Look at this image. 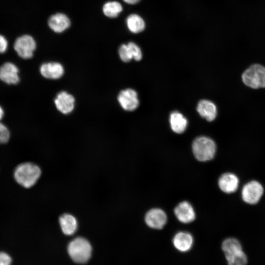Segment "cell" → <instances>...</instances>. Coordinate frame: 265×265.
Returning <instances> with one entry per match:
<instances>
[{
  "label": "cell",
  "mask_w": 265,
  "mask_h": 265,
  "mask_svg": "<svg viewBox=\"0 0 265 265\" xmlns=\"http://www.w3.org/2000/svg\"><path fill=\"white\" fill-rule=\"evenodd\" d=\"M263 192L262 185L257 181H252L243 186L241 191L242 198L248 204H255L260 200Z\"/></svg>",
  "instance_id": "8992f818"
},
{
  "label": "cell",
  "mask_w": 265,
  "mask_h": 265,
  "mask_svg": "<svg viewBox=\"0 0 265 265\" xmlns=\"http://www.w3.org/2000/svg\"><path fill=\"white\" fill-rule=\"evenodd\" d=\"M4 115V111L2 107L0 106V121L2 119Z\"/></svg>",
  "instance_id": "83f0119b"
},
{
  "label": "cell",
  "mask_w": 265,
  "mask_h": 265,
  "mask_svg": "<svg viewBox=\"0 0 265 265\" xmlns=\"http://www.w3.org/2000/svg\"><path fill=\"white\" fill-rule=\"evenodd\" d=\"M67 251L73 261L79 264H83L87 262L91 257L92 246L85 238L77 237L69 242Z\"/></svg>",
  "instance_id": "7a4b0ae2"
},
{
  "label": "cell",
  "mask_w": 265,
  "mask_h": 265,
  "mask_svg": "<svg viewBox=\"0 0 265 265\" xmlns=\"http://www.w3.org/2000/svg\"><path fill=\"white\" fill-rule=\"evenodd\" d=\"M10 132L7 127L0 122V144L7 143L10 138Z\"/></svg>",
  "instance_id": "cb8c5ba5"
},
{
  "label": "cell",
  "mask_w": 265,
  "mask_h": 265,
  "mask_svg": "<svg viewBox=\"0 0 265 265\" xmlns=\"http://www.w3.org/2000/svg\"><path fill=\"white\" fill-rule=\"evenodd\" d=\"M197 110L202 117L205 118L208 121H213L217 113L214 104L207 100H201L198 103Z\"/></svg>",
  "instance_id": "9a60e30c"
},
{
  "label": "cell",
  "mask_w": 265,
  "mask_h": 265,
  "mask_svg": "<svg viewBox=\"0 0 265 265\" xmlns=\"http://www.w3.org/2000/svg\"><path fill=\"white\" fill-rule=\"evenodd\" d=\"M218 184L222 191L230 193L237 190L238 186L239 180L234 174L226 173L219 177Z\"/></svg>",
  "instance_id": "4fadbf2b"
},
{
  "label": "cell",
  "mask_w": 265,
  "mask_h": 265,
  "mask_svg": "<svg viewBox=\"0 0 265 265\" xmlns=\"http://www.w3.org/2000/svg\"><path fill=\"white\" fill-rule=\"evenodd\" d=\"M117 99L121 106L126 110H134L139 105L137 94L132 89L128 88L121 91Z\"/></svg>",
  "instance_id": "52a82bcc"
},
{
  "label": "cell",
  "mask_w": 265,
  "mask_h": 265,
  "mask_svg": "<svg viewBox=\"0 0 265 265\" xmlns=\"http://www.w3.org/2000/svg\"><path fill=\"white\" fill-rule=\"evenodd\" d=\"M59 224L62 232L66 235H73L78 228L77 219L70 213H64L59 218Z\"/></svg>",
  "instance_id": "2e32d148"
},
{
  "label": "cell",
  "mask_w": 265,
  "mask_h": 265,
  "mask_svg": "<svg viewBox=\"0 0 265 265\" xmlns=\"http://www.w3.org/2000/svg\"><path fill=\"white\" fill-rule=\"evenodd\" d=\"M74 97L66 91L59 93L54 100V104L57 109L63 114L71 112L75 106Z\"/></svg>",
  "instance_id": "8fae6325"
},
{
  "label": "cell",
  "mask_w": 265,
  "mask_h": 265,
  "mask_svg": "<svg viewBox=\"0 0 265 265\" xmlns=\"http://www.w3.org/2000/svg\"><path fill=\"white\" fill-rule=\"evenodd\" d=\"M121 4L115 1L106 2L103 6V11L104 14L109 18H115L122 11Z\"/></svg>",
  "instance_id": "44dd1931"
},
{
  "label": "cell",
  "mask_w": 265,
  "mask_h": 265,
  "mask_svg": "<svg viewBox=\"0 0 265 265\" xmlns=\"http://www.w3.org/2000/svg\"><path fill=\"white\" fill-rule=\"evenodd\" d=\"M42 76L49 79H58L64 74L63 66L58 62H48L42 64L40 67Z\"/></svg>",
  "instance_id": "7c38bea8"
},
{
  "label": "cell",
  "mask_w": 265,
  "mask_h": 265,
  "mask_svg": "<svg viewBox=\"0 0 265 265\" xmlns=\"http://www.w3.org/2000/svg\"><path fill=\"white\" fill-rule=\"evenodd\" d=\"M11 261V258L8 254L0 252V265H10Z\"/></svg>",
  "instance_id": "d4e9b609"
},
{
  "label": "cell",
  "mask_w": 265,
  "mask_h": 265,
  "mask_svg": "<svg viewBox=\"0 0 265 265\" xmlns=\"http://www.w3.org/2000/svg\"><path fill=\"white\" fill-rule=\"evenodd\" d=\"M127 25L129 29L134 33L141 32L145 28L143 20L136 14L130 15L127 18Z\"/></svg>",
  "instance_id": "ffe728a7"
},
{
  "label": "cell",
  "mask_w": 265,
  "mask_h": 265,
  "mask_svg": "<svg viewBox=\"0 0 265 265\" xmlns=\"http://www.w3.org/2000/svg\"><path fill=\"white\" fill-rule=\"evenodd\" d=\"M69 18L64 14L56 13L49 19L48 25L51 29L56 33H61L69 28L70 26Z\"/></svg>",
  "instance_id": "5bb4252c"
},
{
  "label": "cell",
  "mask_w": 265,
  "mask_h": 265,
  "mask_svg": "<svg viewBox=\"0 0 265 265\" xmlns=\"http://www.w3.org/2000/svg\"><path fill=\"white\" fill-rule=\"evenodd\" d=\"M8 48V42L6 38L0 34V53H5Z\"/></svg>",
  "instance_id": "484cf974"
},
{
  "label": "cell",
  "mask_w": 265,
  "mask_h": 265,
  "mask_svg": "<svg viewBox=\"0 0 265 265\" xmlns=\"http://www.w3.org/2000/svg\"><path fill=\"white\" fill-rule=\"evenodd\" d=\"M0 80L8 84H17L20 81L18 67L13 63H4L0 67Z\"/></svg>",
  "instance_id": "9c48e42d"
},
{
  "label": "cell",
  "mask_w": 265,
  "mask_h": 265,
  "mask_svg": "<svg viewBox=\"0 0 265 265\" xmlns=\"http://www.w3.org/2000/svg\"><path fill=\"white\" fill-rule=\"evenodd\" d=\"M120 59L125 62H128L132 59L131 54L127 44L122 45L118 51Z\"/></svg>",
  "instance_id": "603a6c76"
},
{
  "label": "cell",
  "mask_w": 265,
  "mask_h": 265,
  "mask_svg": "<svg viewBox=\"0 0 265 265\" xmlns=\"http://www.w3.org/2000/svg\"><path fill=\"white\" fill-rule=\"evenodd\" d=\"M41 175V170L37 164L30 162L20 164L15 168L14 177L16 182L25 188L33 186Z\"/></svg>",
  "instance_id": "6da1fadb"
},
{
  "label": "cell",
  "mask_w": 265,
  "mask_h": 265,
  "mask_svg": "<svg viewBox=\"0 0 265 265\" xmlns=\"http://www.w3.org/2000/svg\"><path fill=\"white\" fill-rule=\"evenodd\" d=\"M193 242V237L187 232H180L175 235L173 239L175 247L182 252L188 251Z\"/></svg>",
  "instance_id": "e0dca14e"
},
{
  "label": "cell",
  "mask_w": 265,
  "mask_h": 265,
  "mask_svg": "<svg viewBox=\"0 0 265 265\" xmlns=\"http://www.w3.org/2000/svg\"><path fill=\"white\" fill-rule=\"evenodd\" d=\"M192 152L195 158L201 161L212 159L216 152V145L214 141L206 136H199L193 141Z\"/></svg>",
  "instance_id": "3957f363"
},
{
  "label": "cell",
  "mask_w": 265,
  "mask_h": 265,
  "mask_svg": "<svg viewBox=\"0 0 265 265\" xmlns=\"http://www.w3.org/2000/svg\"><path fill=\"white\" fill-rule=\"evenodd\" d=\"M228 265H246L247 258L242 249L230 251L224 254Z\"/></svg>",
  "instance_id": "d6986e66"
},
{
  "label": "cell",
  "mask_w": 265,
  "mask_h": 265,
  "mask_svg": "<svg viewBox=\"0 0 265 265\" xmlns=\"http://www.w3.org/2000/svg\"><path fill=\"white\" fill-rule=\"evenodd\" d=\"M132 59L139 61L142 58V53L139 47L133 42L127 44Z\"/></svg>",
  "instance_id": "7402d4cb"
},
{
  "label": "cell",
  "mask_w": 265,
  "mask_h": 265,
  "mask_svg": "<svg viewBox=\"0 0 265 265\" xmlns=\"http://www.w3.org/2000/svg\"><path fill=\"white\" fill-rule=\"evenodd\" d=\"M169 122L172 130L177 133H182L186 129L187 121L182 114L174 111L170 114Z\"/></svg>",
  "instance_id": "ac0fdd59"
},
{
  "label": "cell",
  "mask_w": 265,
  "mask_h": 265,
  "mask_svg": "<svg viewBox=\"0 0 265 265\" xmlns=\"http://www.w3.org/2000/svg\"><path fill=\"white\" fill-rule=\"evenodd\" d=\"M125 2L129 4H135L140 0H123Z\"/></svg>",
  "instance_id": "4316f807"
},
{
  "label": "cell",
  "mask_w": 265,
  "mask_h": 265,
  "mask_svg": "<svg viewBox=\"0 0 265 265\" xmlns=\"http://www.w3.org/2000/svg\"><path fill=\"white\" fill-rule=\"evenodd\" d=\"M174 213L180 222L188 223L195 218V213L192 205L187 201L180 203L174 209Z\"/></svg>",
  "instance_id": "30bf717a"
},
{
  "label": "cell",
  "mask_w": 265,
  "mask_h": 265,
  "mask_svg": "<svg viewBox=\"0 0 265 265\" xmlns=\"http://www.w3.org/2000/svg\"><path fill=\"white\" fill-rule=\"evenodd\" d=\"M242 80L248 87L254 89L265 87V67L255 64L250 66L242 74Z\"/></svg>",
  "instance_id": "277c9868"
},
{
  "label": "cell",
  "mask_w": 265,
  "mask_h": 265,
  "mask_svg": "<svg viewBox=\"0 0 265 265\" xmlns=\"http://www.w3.org/2000/svg\"><path fill=\"white\" fill-rule=\"evenodd\" d=\"M36 48L35 40L29 35H23L18 37L14 44L15 51L18 55L23 59L31 58Z\"/></svg>",
  "instance_id": "5b68a950"
},
{
  "label": "cell",
  "mask_w": 265,
  "mask_h": 265,
  "mask_svg": "<svg viewBox=\"0 0 265 265\" xmlns=\"http://www.w3.org/2000/svg\"><path fill=\"white\" fill-rule=\"evenodd\" d=\"M145 221L150 228L160 229L165 225L167 215L161 209L154 208L147 212L145 216Z\"/></svg>",
  "instance_id": "ba28073f"
}]
</instances>
